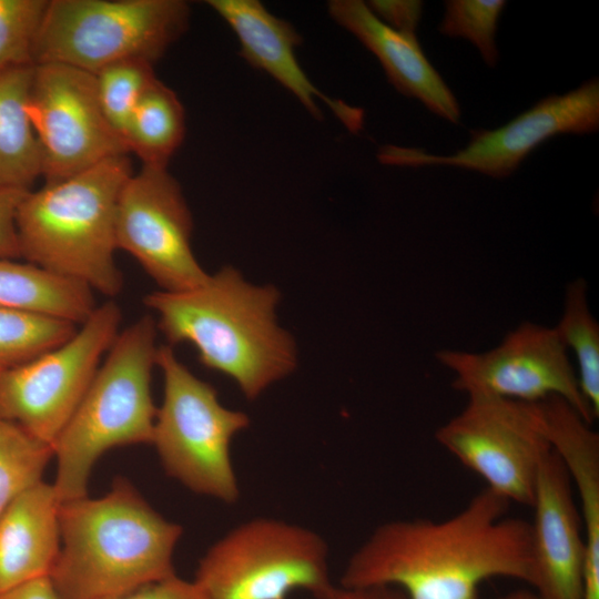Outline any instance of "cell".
<instances>
[{
    "label": "cell",
    "mask_w": 599,
    "mask_h": 599,
    "mask_svg": "<svg viewBox=\"0 0 599 599\" xmlns=\"http://www.w3.org/2000/svg\"><path fill=\"white\" fill-rule=\"evenodd\" d=\"M485 488L455 515L380 524L348 558L338 585L387 586L407 599H478L493 578L530 583V522Z\"/></svg>",
    "instance_id": "obj_1"
},
{
    "label": "cell",
    "mask_w": 599,
    "mask_h": 599,
    "mask_svg": "<svg viewBox=\"0 0 599 599\" xmlns=\"http://www.w3.org/2000/svg\"><path fill=\"white\" fill-rule=\"evenodd\" d=\"M278 291L244 281L231 266L183 292L154 291L143 302L158 315L167 345L192 344L200 362L235 382L256 399L296 366L292 336L278 326Z\"/></svg>",
    "instance_id": "obj_2"
},
{
    "label": "cell",
    "mask_w": 599,
    "mask_h": 599,
    "mask_svg": "<svg viewBox=\"0 0 599 599\" xmlns=\"http://www.w3.org/2000/svg\"><path fill=\"white\" fill-rule=\"evenodd\" d=\"M60 550L50 575L61 599H105L175 573L182 527L118 477L102 497L64 501Z\"/></svg>",
    "instance_id": "obj_3"
},
{
    "label": "cell",
    "mask_w": 599,
    "mask_h": 599,
    "mask_svg": "<svg viewBox=\"0 0 599 599\" xmlns=\"http://www.w3.org/2000/svg\"><path fill=\"white\" fill-rule=\"evenodd\" d=\"M129 154L109 158L24 195L18 210L20 254L109 298L123 288L115 263L119 194L132 174Z\"/></svg>",
    "instance_id": "obj_4"
},
{
    "label": "cell",
    "mask_w": 599,
    "mask_h": 599,
    "mask_svg": "<svg viewBox=\"0 0 599 599\" xmlns=\"http://www.w3.org/2000/svg\"><path fill=\"white\" fill-rule=\"evenodd\" d=\"M156 322L144 315L121 331L55 440L53 487L61 502L88 496L91 470L111 448L151 444L158 407L151 394Z\"/></svg>",
    "instance_id": "obj_5"
},
{
    "label": "cell",
    "mask_w": 599,
    "mask_h": 599,
    "mask_svg": "<svg viewBox=\"0 0 599 599\" xmlns=\"http://www.w3.org/2000/svg\"><path fill=\"white\" fill-rule=\"evenodd\" d=\"M163 398L152 443L167 476L189 490L234 505L241 487L231 456L248 416L221 404L216 389L179 361L170 345L158 349Z\"/></svg>",
    "instance_id": "obj_6"
},
{
    "label": "cell",
    "mask_w": 599,
    "mask_h": 599,
    "mask_svg": "<svg viewBox=\"0 0 599 599\" xmlns=\"http://www.w3.org/2000/svg\"><path fill=\"white\" fill-rule=\"evenodd\" d=\"M193 580L207 599H288L296 591L319 599L334 585L323 536L273 517L225 532L200 559Z\"/></svg>",
    "instance_id": "obj_7"
},
{
    "label": "cell",
    "mask_w": 599,
    "mask_h": 599,
    "mask_svg": "<svg viewBox=\"0 0 599 599\" xmlns=\"http://www.w3.org/2000/svg\"><path fill=\"white\" fill-rule=\"evenodd\" d=\"M182 0H49L33 64L60 63L90 73L124 60L153 64L186 30Z\"/></svg>",
    "instance_id": "obj_8"
},
{
    "label": "cell",
    "mask_w": 599,
    "mask_h": 599,
    "mask_svg": "<svg viewBox=\"0 0 599 599\" xmlns=\"http://www.w3.org/2000/svg\"><path fill=\"white\" fill-rule=\"evenodd\" d=\"M435 438L486 488L531 507L541 464L552 451L541 402L469 395Z\"/></svg>",
    "instance_id": "obj_9"
},
{
    "label": "cell",
    "mask_w": 599,
    "mask_h": 599,
    "mask_svg": "<svg viewBox=\"0 0 599 599\" xmlns=\"http://www.w3.org/2000/svg\"><path fill=\"white\" fill-rule=\"evenodd\" d=\"M121 307L97 305L64 343L0 372V417L54 445L120 333Z\"/></svg>",
    "instance_id": "obj_10"
},
{
    "label": "cell",
    "mask_w": 599,
    "mask_h": 599,
    "mask_svg": "<svg viewBox=\"0 0 599 599\" xmlns=\"http://www.w3.org/2000/svg\"><path fill=\"white\" fill-rule=\"evenodd\" d=\"M27 112L40 144L45 183L130 154L102 112L93 73L60 63L34 64Z\"/></svg>",
    "instance_id": "obj_11"
},
{
    "label": "cell",
    "mask_w": 599,
    "mask_h": 599,
    "mask_svg": "<svg viewBox=\"0 0 599 599\" xmlns=\"http://www.w3.org/2000/svg\"><path fill=\"white\" fill-rule=\"evenodd\" d=\"M192 230L190 209L167 166L142 165L132 172L118 199L116 246L160 291L183 292L207 280L192 250Z\"/></svg>",
    "instance_id": "obj_12"
},
{
    "label": "cell",
    "mask_w": 599,
    "mask_h": 599,
    "mask_svg": "<svg viewBox=\"0 0 599 599\" xmlns=\"http://www.w3.org/2000/svg\"><path fill=\"white\" fill-rule=\"evenodd\" d=\"M565 344L557 331L522 323L485 353L439 351L437 361L454 372L453 387L486 395L537 403L560 397L589 424L595 419L586 402Z\"/></svg>",
    "instance_id": "obj_13"
},
{
    "label": "cell",
    "mask_w": 599,
    "mask_h": 599,
    "mask_svg": "<svg viewBox=\"0 0 599 599\" xmlns=\"http://www.w3.org/2000/svg\"><path fill=\"white\" fill-rule=\"evenodd\" d=\"M599 128V81L592 78L579 88L551 94L495 130L470 131V141L450 155H434L422 149L387 145L378 159L400 166H456L501 179L512 174L541 143L562 134H586Z\"/></svg>",
    "instance_id": "obj_14"
},
{
    "label": "cell",
    "mask_w": 599,
    "mask_h": 599,
    "mask_svg": "<svg viewBox=\"0 0 599 599\" xmlns=\"http://www.w3.org/2000/svg\"><path fill=\"white\" fill-rule=\"evenodd\" d=\"M568 473L552 450L541 464L531 508V579L540 599H582L587 550Z\"/></svg>",
    "instance_id": "obj_15"
},
{
    "label": "cell",
    "mask_w": 599,
    "mask_h": 599,
    "mask_svg": "<svg viewBox=\"0 0 599 599\" xmlns=\"http://www.w3.org/2000/svg\"><path fill=\"white\" fill-rule=\"evenodd\" d=\"M207 4L230 26L240 41V55L290 92L315 118L322 116L317 99L325 103L353 133L363 128L364 111L319 91L295 55L301 37L286 21L275 17L257 0H209Z\"/></svg>",
    "instance_id": "obj_16"
},
{
    "label": "cell",
    "mask_w": 599,
    "mask_h": 599,
    "mask_svg": "<svg viewBox=\"0 0 599 599\" xmlns=\"http://www.w3.org/2000/svg\"><path fill=\"white\" fill-rule=\"evenodd\" d=\"M332 19L355 35L380 62L395 89L419 100L429 111L458 123L457 99L425 55L416 34L396 31L382 22L361 0H332Z\"/></svg>",
    "instance_id": "obj_17"
},
{
    "label": "cell",
    "mask_w": 599,
    "mask_h": 599,
    "mask_svg": "<svg viewBox=\"0 0 599 599\" xmlns=\"http://www.w3.org/2000/svg\"><path fill=\"white\" fill-rule=\"evenodd\" d=\"M60 499L43 480L0 516V595L50 577L60 550Z\"/></svg>",
    "instance_id": "obj_18"
},
{
    "label": "cell",
    "mask_w": 599,
    "mask_h": 599,
    "mask_svg": "<svg viewBox=\"0 0 599 599\" xmlns=\"http://www.w3.org/2000/svg\"><path fill=\"white\" fill-rule=\"evenodd\" d=\"M94 292L29 262L0 257V307L82 324L97 307Z\"/></svg>",
    "instance_id": "obj_19"
},
{
    "label": "cell",
    "mask_w": 599,
    "mask_h": 599,
    "mask_svg": "<svg viewBox=\"0 0 599 599\" xmlns=\"http://www.w3.org/2000/svg\"><path fill=\"white\" fill-rule=\"evenodd\" d=\"M33 65L0 73V189L31 191L42 176L41 149L27 112Z\"/></svg>",
    "instance_id": "obj_20"
},
{
    "label": "cell",
    "mask_w": 599,
    "mask_h": 599,
    "mask_svg": "<svg viewBox=\"0 0 599 599\" xmlns=\"http://www.w3.org/2000/svg\"><path fill=\"white\" fill-rule=\"evenodd\" d=\"M185 134V114L176 93L158 78L131 118L125 143L142 165L167 166Z\"/></svg>",
    "instance_id": "obj_21"
},
{
    "label": "cell",
    "mask_w": 599,
    "mask_h": 599,
    "mask_svg": "<svg viewBox=\"0 0 599 599\" xmlns=\"http://www.w3.org/2000/svg\"><path fill=\"white\" fill-rule=\"evenodd\" d=\"M567 349L576 355L580 390L592 410L599 416V326L589 311L587 285L576 280L568 285L565 308L555 327Z\"/></svg>",
    "instance_id": "obj_22"
},
{
    "label": "cell",
    "mask_w": 599,
    "mask_h": 599,
    "mask_svg": "<svg viewBox=\"0 0 599 599\" xmlns=\"http://www.w3.org/2000/svg\"><path fill=\"white\" fill-rule=\"evenodd\" d=\"M54 448L0 417V516L22 493L42 480Z\"/></svg>",
    "instance_id": "obj_23"
},
{
    "label": "cell",
    "mask_w": 599,
    "mask_h": 599,
    "mask_svg": "<svg viewBox=\"0 0 599 599\" xmlns=\"http://www.w3.org/2000/svg\"><path fill=\"white\" fill-rule=\"evenodd\" d=\"M78 326L55 317L0 307V372L55 348Z\"/></svg>",
    "instance_id": "obj_24"
},
{
    "label": "cell",
    "mask_w": 599,
    "mask_h": 599,
    "mask_svg": "<svg viewBox=\"0 0 599 599\" xmlns=\"http://www.w3.org/2000/svg\"><path fill=\"white\" fill-rule=\"evenodd\" d=\"M153 65L145 60H124L93 73L102 112L125 145L128 129L138 103L156 79Z\"/></svg>",
    "instance_id": "obj_25"
},
{
    "label": "cell",
    "mask_w": 599,
    "mask_h": 599,
    "mask_svg": "<svg viewBox=\"0 0 599 599\" xmlns=\"http://www.w3.org/2000/svg\"><path fill=\"white\" fill-rule=\"evenodd\" d=\"M504 0H449L439 32L450 38H464L479 51L488 67H496L499 53L496 32L499 17L506 7Z\"/></svg>",
    "instance_id": "obj_26"
},
{
    "label": "cell",
    "mask_w": 599,
    "mask_h": 599,
    "mask_svg": "<svg viewBox=\"0 0 599 599\" xmlns=\"http://www.w3.org/2000/svg\"><path fill=\"white\" fill-rule=\"evenodd\" d=\"M49 0H0V73L33 65L34 42Z\"/></svg>",
    "instance_id": "obj_27"
},
{
    "label": "cell",
    "mask_w": 599,
    "mask_h": 599,
    "mask_svg": "<svg viewBox=\"0 0 599 599\" xmlns=\"http://www.w3.org/2000/svg\"><path fill=\"white\" fill-rule=\"evenodd\" d=\"M366 4L389 28L399 32L416 34L423 13L422 1L373 0Z\"/></svg>",
    "instance_id": "obj_28"
},
{
    "label": "cell",
    "mask_w": 599,
    "mask_h": 599,
    "mask_svg": "<svg viewBox=\"0 0 599 599\" xmlns=\"http://www.w3.org/2000/svg\"><path fill=\"white\" fill-rule=\"evenodd\" d=\"M29 191L0 189V257H21L17 230L18 210Z\"/></svg>",
    "instance_id": "obj_29"
},
{
    "label": "cell",
    "mask_w": 599,
    "mask_h": 599,
    "mask_svg": "<svg viewBox=\"0 0 599 599\" xmlns=\"http://www.w3.org/2000/svg\"><path fill=\"white\" fill-rule=\"evenodd\" d=\"M105 599H207V597L194 580L182 579L177 575H173Z\"/></svg>",
    "instance_id": "obj_30"
},
{
    "label": "cell",
    "mask_w": 599,
    "mask_h": 599,
    "mask_svg": "<svg viewBox=\"0 0 599 599\" xmlns=\"http://www.w3.org/2000/svg\"><path fill=\"white\" fill-rule=\"evenodd\" d=\"M319 599H407L398 589L387 586L344 587L334 583Z\"/></svg>",
    "instance_id": "obj_31"
},
{
    "label": "cell",
    "mask_w": 599,
    "mask_h": 599,
    "mask_svg": "<svg viewBox=\"0 0 599 599\" xmlns=\"http://www.w3.org/2000/svg\"><path fill=\"white\" fill-rule=\"evenodd\" d=\"M0 599H61L50 577H42L0 595Z\"/></svg>",
    "instance_id": "obj_32"
},
{
    "label": "cell",
    "mask_w": 599,
    "mask_h": 599,
    "mask_svg": "<svg viewBox=\"0 0 599 599\" xmlns=\"http://www.w3.org/2000/svg\"><path fill=\"white\" fill-rule=\"evenodd\" d=\"M497 599H540L534 590L520 589L506 593Z\"/></svg>",
    "instance_id": "obj_33"
}]
</instances>
